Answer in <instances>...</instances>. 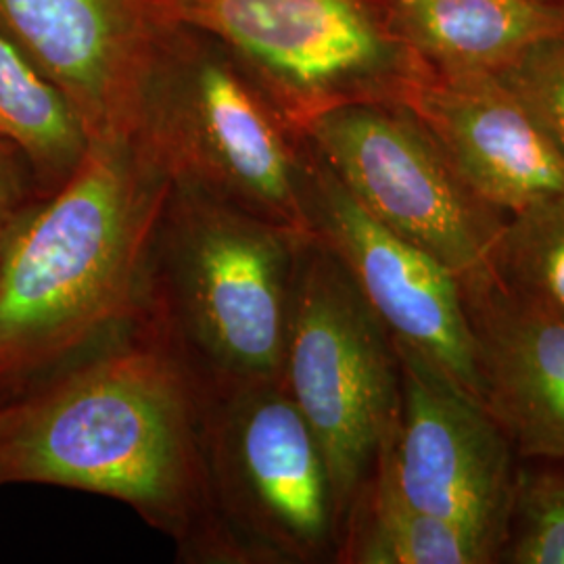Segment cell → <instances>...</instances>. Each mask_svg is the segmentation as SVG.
Wrapping results in <instances>:
<instances>
[{"instance_id":"cell-1","label":"cell","mask_w":564,"mask_h":564,"mask_svg":"<svg viewBox=\"0 0 564 564\" xmlns=\"http://www.w3.org/2000/svg\"><path fill=\"white\" fill-rule=\"evenodd\" d=\"M160 209L126 139H102L51 202L13 220L0 245V403L126 321Z\"/></svg>"},{"instance_id":"cell-2","label":"cell","mask_w":564,"mask_h":564,"mask_svg":"<svg viewBox=\"0 0 564 564\" xmlns=\"http://www.w3.org/2000/svg\"><path fill=\"white\" fill-rule=\"evenodd\" d=\"M11 481L95 491L182 523L202 489V456L176 358L118 345L0 403V484Z\"/></svg>"},{"instance_id":"cell-3","label":"cell","mask_w":564,"mask_h":564,"mask_svg":"<svg viewBox=\"0 0 564 564\" xmlns=\"http://www.w3.org/2000/svg\"><path fill=\"white\" fill-rule=\"evenodd\" d=\"M282 387L321 444L339 521L395 437L402 383L389 330L314 235L295 263Z\"/></svg>"},{"instance_id":"cell-4","label":"cell","mask_w":564,"mask_h":564,"mask_svg":"<svg viewBox=\"0 0 564 564\" xmlns=\"http://www.w3.org/2000/svg\"><path fill=\"white\" fill-rule=\"evenodd\" d=\"M178 11L251 61L300 128L339 105L405 102L429 69L384 0H178Z\"/></svg>"},{"instance_id":"cell-5","label":"cell","mask_w":564,"mask_h":564,"mask_svg":"<svg viewBox=\"0 0 564 564\" xmlns=\"http://www.w3.org/2000/svg\"><path fill=\"white\" fill-rule=\"evenodd\" d=\"M302 130L375 220L444 263L460 284L494 272L505 214L470 188L408 105H339Z\"/></svg>"},{"instance_id":"cell-6","label":"cell","mask_w":564,"mask_h":564,"mask_svg":"<svg viewBox=\"0 0 564 564\" xmlns=\"http://www.w3.org/2000/svg\"><path fill=\"white\" fill-rule=\"evenodd\" d=\"M202 205L172 235L174 281L186 326L205 358L242 389L276 383L297 253L312 235Z\"/></svg>"},{"instance_id":"cell-7","label":"cell","mask_w":564,"mask_h":564,"mask_svg":"<svg viewBox=\"0 0 564 564\" xmlns=\"http://www.w3.org/2000/svg\"><path fill=\"white\" fill-rule=\"evenodd\" d=\"M400 423L379 456L410 505L454 524L496 561L514 491L505 429L484 402L419 349L395 341Z\"/></svg>"},{"instance_id":"cell-8","label":"cell","mask_w":564,"mask_h":564,"mask_svg":"<svg viewBox=\"0 0 564 564\" xmlns=\"http://www.w3.org/2000/svg\"><path fill=\"white\" fill-rule=\"evenodd\" d=\"M303 205L310 232L341 262L391 339L419 349L477 395L475 345L460 281L421 247L375 220L321 158L303 186Z\"/></svg>"},{"instance_id":"cell-9","label":"cell","mask_w":564,"mask_h":564,"mask_svg":"<svg viewBox=\"0 0 564 564\" xmlns=\"http://www.w3.org/2000/svg\"><path fill=\"white\" fill-rule=\"evenodd\" d=\"M408 105L470 188L506 218L564 193V158L491 72L429 63Z\"/></svg>"},{"instance_id":"cell-10","label":"cell","mask_w":564,"mask_h":564,"mask_svg":"<svg viewBox=\"0 0 564 564\" xmlns=\"http://www.w3.org/2000/svg\"><path fill=\"white\" fill-rule=\"evenodd\" d=\"M463 293L479 400L521 456L564 463V316L494 272Z\"/></svg>"},{"instance_id":"cell-11","label":"cell","mask_w":564,"mask_h":564,"mask_svg":"<svg viewBox=\"0 0 564 564\" xmlns=\"http://www.w3.org/2000/svg\"><path fill=\"white\" fill-rule=\"evenodd\" d=\"M228 468L263 531L300 552L323 547L337 521L323 449L276 383L247 387L224 433Z\"/></svg>"},{"instance_id":"cell-12","label":"cell","mask_w":564,"mask_h":564,"mask_svg":"<svg viewBox=\"0 0 564 564\" xmlns=\"http://www.w3.org/2000/svg\"><path fill=\"white\" fill-rule=\"evenodd\" d=\"M0 21L72 102L90 141L126 139L137 111L130 0H0Z\"/></svg>"},{"instance_id":"cell-13","label":"cell","mask_w":564,"mask_h":564,"mask_svg":"<svg viewBox=\"0 0 564 564\" xmlns=\"http://www.w3.org/2000/svg\"><path fill=\"white\" fill-rule=\"evenodd\" d=\"M188 158L242 212L312 235L295 158L272 111L223 65H203L181 111Z\"/></svg>"},{"instance_id":"cell-14","label":"cell","mask_w":564,"mask_h":564,"mask_svg":"<svg viewBox=\"0 0 564 564\" xmlns=\"http://www.w3.org/2000/svg\"><path fill=\"white\" fill-rule=\"evenodd\" d=\"M405 39L435 67L491 72L564 32L540 0H384Z\"/></svg>"},{"instance_id":"cell-15","label":"cell","mask_w":564,"mask_h":564,"mask_svg":"<svg viewBox=\"0 0 564 564\" xmlns=\"http://www.w3.org/2000/svg\"><path fill=\"white\" fill-rule=\"evenodd\" d=\"M366 506L351 538V561L364 564H485L491 558L454 524L410 505L383 460L364 487ZM356 508V506H354Z\"/></svg>"},{"instance_id":"cell-16","label":"cell","mask_w":564,"mask_h":564,"mask_svg":"<svg viewBox=\"0 0 564 564\" xmlns=\"http://www.w3.org/2000/svg\"><path fill=\"white\" fill-rule=\"evenodd\" d=\"M0 137L53 172H74L90 139L59 88L0 36Z\"/></svg>"},{"instance_id":"cell-17","label":"cell","mask_w":564,"mask_h":564,"mask_svg":"<svg viewBox=\"0 0 564 564\" xmlns=\"http://www.w3.org/2000/svg\"><path fill=\"white\" fill-rule=\"evenodd\" d=\"M491 270L517 293L564 316V193L506 218Z\"/></svg>"},{"instance_id":"cell-18","label":"cell","mask_w":564,"mask_h":564,"mask_svg":"<svg viewBox=\"0 0 564 564\" xmlns=\"http://www.w3.org/2000/svg\"><path fill=\"white\" fill-rule=\"evenodd\" d=\"M500 556L514 564H564V464L517 470Z\"/></svg>"},{"instance_id":"cell-19","label":"cell","mask_w":564,"mask_h":564,"mask_svg":"<svg viewBox=\"0 0 564 564\" xmlns=\"http://www.w3.org/2000/svg\"><path fill=\"white\" fill-rule=\"evenodd\" d=\"M496 76L523 102L564 158V32L535 42Z\"/></svg>"},{"instance_id":"cell-20","label":"cell","mask_w":564,"mask_h":564,"mask_svg":"<svg viewBox=\"0 0 564 564\" xmlns=\"http://www.w3.org/2000/svg\"><path fill=\"white\" fill-rule=\"evenodd\" d=\"M15 205H18V184L9 165L0 158V245L4 241L11 224L18 218Z\"/></svg>"},{"instance_id":"cell-21","label":"cell","mask_w":564,"mask_h":564,"mask_svg":"<svg viewBox=\"0 0 564 564\" xmlns=\"http://www.w3.org/2000/svg\"><path fill=\"white\" fill-rule=\"evenodd\" d=\"M540 2H544L547 7H552V9H556V11H563L564 13V0H540Z\"/></svg>"}]
</instances>
